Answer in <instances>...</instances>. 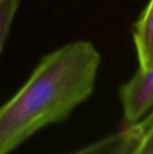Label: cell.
Wrapping results in <instances>:
<instances>
[{"label":"cell","instance_id":"obj_5","mask_svg":"<svg viewBox=\"0 0 153 154\" xmlns=\"http://www.w3.org/2000/svg\"><path fill=\"white\" fill-rule=\"evenodd\" d=\"M133 126L136 136L129 154H153V108Z\"/></svg>","mask_w":153,"mask_h":154},{"label":"cell","instance_id":"obj_1","mask_svg":"<svg viewBox=\"0 0 153 154\" xmlns=\"http://www.w3.org/2000/svg\"><path fill=\"white\" fill-rule=\"evenodd\" d=\"M101 61L89 41L68 43L44 56L22 87L0 106V154H11L87 101Z\"/></svg>","mask_w":153,"mask_h":154},{"label":"cell","instance_id":"obj_2","mask_svg":"<svg viewBox=\"0 0 153 154\" xmlns=\"http://www.w3.org/2000/svg\"><path fill=\"white\" fill-rule=\"evenodd\" d=\"M120 102L126 125L141 121L153 108V65L146 70L137 69L120 88Z\"/></svg>","mask_w":153,"mask_h":154},{"label":"cell","instance_id":"obj_3","mask_svg":"<svg viewBox=\"0 0 153 154\" xmlns=\"http://www.w3.org/2000/svg\"><path fill=\"white\" fill-rule=\"evenodd\" d=\"M133 42L136 51L139 70L153 65V0L142 12L133 27Z\"/></svg>","mask_w":153,"mask_h":154},{"label":"cell","instance_id":"obj_6","mask_svg":"<svg viewBox=\"0 0 153 154\" xmlns=\"http://www.w3.org/2000/svg\"><path fill=\"white\" fill-rule=\"evenodd\" d=\"M20 0H0V55L12 29Z\"/></svg>","mask_w":153,"mask_h":154},{"label":"cell","instance_id":"obj_4","mask_svg":"<svg viewBox=\"0 0 153 154\" xmlns=\"http://www.w3.org/2000/svg\"><path fill=\"white\" fill-rule=\"evenodd\" d=\"M133 138L132 129L125 126L120 131L67 154H129L134 143Z\"/></svg>","mask_w":153,"mask_h":154}]
</instances>
